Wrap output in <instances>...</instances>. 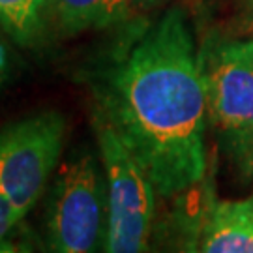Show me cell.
Masks as SVG:
<instances>
[{
	"label": "cell",
	"mask_w": 253,
	"mask_h": 253,
	"mask_svg": "<svg viewBox=\"0 0 253 253\" xmlns=\"http://www.w3.org/2000/svg\"><path fill=\"white\" fill-rule=\"evenodd\" d=\"M11 66H13V56L9 53L8 42L4 38V30L0 28V88L9 81Z\"/></svg>",
	"instance_id": "10"
},
{
	"label": "cell",
	"mask_w": 253,
	"mask_h": 253,
	"mask_svg": "<svg viewBox=\"0 0 253 253\" xmlns=\"http://www.w3.org/2000/svg\"><path fill=\"white\" fill-rule=\"evenodd\" d=\"M94 129L107 186L109 217L103 252H146L156 216V188L141 163L107 124L94 118Z\"/></svg>",
	"instance_id": "4"
},
{
	"label": "cell",
	"mask_w": 253,
	"mask_h": 253,
	"mask_svg": "<svg viewBox=\"0 0 253 253\" xmlns=\"http://www.w3.org/2000/svg\"><path fill=\"white\" fill-rule=\"evenodd\" d=\"M45 244L56 253L103 252L107 186L101 160L90 150L70 154L49 182Z\"/></svg>",
	"instance_id": "3"
},
{
	"label": "cell",
	"mask_w": 253,
	"mask_h": 253,
	"mask_svg": "<svg viewBox=\"0 0 253 253\" xmlns=\"http://www.w3.org/2000/svg\"><path fill=\"white\" fill-rule=\"evenodd\" d=\"M197 250L205 253H253V197L217 201L208 208Z\"/></svg>",
	"instance_id": "6"
},
{
	"label": "cell",
	"mask_w": 253,
	"mask_h": 253,
	"mask_svg": "<svg viewBox=\"0 0 253 253\" xmlns=\"http://www.w3.org/2000/svg\"><path fill=\"white\" fill-rule=\"evenodd\" d=\"M208 124L242 180L253 176V38L210 42L199 49Z\"/></svg>",
	"instance_id": "2"
},
{
	"label": "cell",
	"mask_w": 253,
	"mask_h": 253,
	"mask_svg": "<svg viewBox=\"0 0 253 253\" xmlns=\"http://www.w3.org/2000/svg\"><path fill=\"white\" fill-rule=\"evenodd\" d=\"M25 219V216L17 210V207L8 199V195L0 190V250L8 240L11 231Z\"/></svg>",
	"instance_id": "9"
},
{
	"label": "cell",
	"mask_w": 253,
	"mask_h": 253,
	"mask_svg": "<svg viewBox=\"0 0 253 253\" xmlns=\"http://www.w3.org/2000/svg\"><path fill=\"white\" fill-rule=\"evenodd\" d=\"M133 11V0H49V21L62 36L118 27Z\"/></svg>",
	"instance_id": "7"
},
{
	"label": "cell",
	"mask_w": 253,
	"mask_h": 253,
	"mask_svg": "<svg viewBox=\"0 0 253 253\" xmlns=\"http://www.w3.org/2000/svg\"><path fill=\"white\" fill-rule=\"evenodd\" d=\"M68 122L42 111L0 129V190L23 216L38 205L62 162Z\"/></svg>",
	"instance_id": "5"
},
{
	"label": "cell",
	"mask_w": 253,
	"mask_h": 253,
	"mask_svg": "<svg viewBox=\"0 0 253 253\" xmlns=\"http://www.w3.org/2000/svg\"><path fill=\"white\" fill-rule=\"evenodd\" d=\"M238 6V27L240 30L253 38V0H236Z\"/></svg>",
	"instance_id": "11"
},
{
	"label": "cell",
	"mask_w": 253,
	"mask_h": 253,
	"mask_svg": "<svg viewBox=\"0 0 253 253\" xmlns=\"http://www.w3.org/2000/svg\"><path fill=\"white\" fill-rule=\"evenodd\" d=\"M169 0H133V8L135 11H152L156 8L165 6Z\"/></svg>",
	"instance_id": "12"
},
{
	"label": "cell",
	"mask_w": 253,
	"mask_h": 253,
	"mask_svg": "<svg viewBox=\"0 0 253 253\" xmlns=\"http://www.w3.org/2000/svg\"><path fill=\"white\" fill-rule=\"evenodd\" d=\"M94 117L107 124L172 199L207 174V92L188 13L165 9L139 30L90 83Z\"/></svg>",
	"instance_id": "1"
},
{
	"label": "cell",
	"mask_w": 253,
	"mask_h": 253,
	"mask_svg": "<svg viewBox=\"0 0 253 253\" xmlns=\"http://www.w3.org/2000/svg\"><path fill=\"white\" fill-rule=\"evenodd\" d=\"M49 25V0H0V28L17 45H36Z\"/></svg>",
	"instance_id": "8"
}]
</instances>
